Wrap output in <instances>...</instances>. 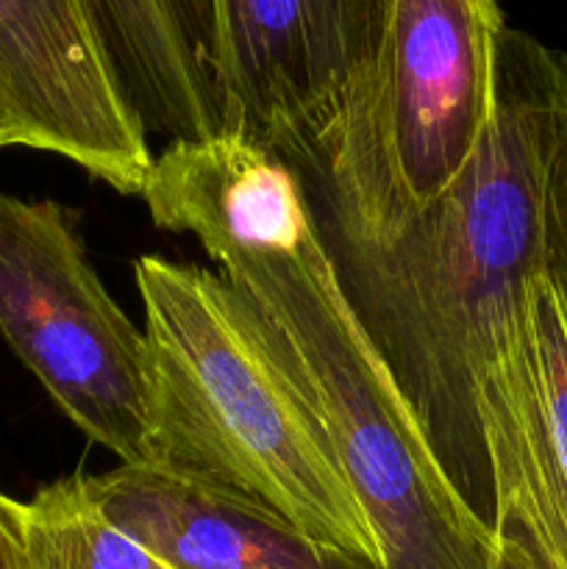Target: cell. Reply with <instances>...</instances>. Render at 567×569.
Listing matches in <instances>:
<instances>
[{
  "instance_id": "cell-1",
  "label": "cell",
  "mask_w": 567,
  "mask_h": 569,
  "mask_svg": "<svg viewBox=\"0 0 567 569\" xmlns=\"http://www.w3.org/2000/svg\"><path fill=\"white\" fill-rule=\"evenodd\" d=\"M565 133L567 56L504 26L481 142L459 178L420 209L339 176L304 133L265 139L298 176L339 292L450 489L493 537L489 400L531 281L545 272V178Z\"/></svg>"
},
{
  "instance_id": "cell-2",
  "label": "cell",
  "mask_w": 567,
  "mask_h": 569,
  "mask_svg": "<svg viewBox=\"0 0 567 569\" xmlns=\"http://www.w3.org/2000/svg\"><path fill=\"white\" fill-rule=\"evenodd\" d=\"M133 281L150 361L153 465L265 506L317 542L381 567L320 417L245 295L165 256H139Z\"/></svg>"
},
{
  "instance_id": "cell-3",
  "label": "cell",
  "mask_w": 567,
  "mask_h": 569,
  "mask_svg": "<svg viewBox=\"0 0 567 569\" xmlns=\"http://www.w3.org/2000/svg\"><path fill=\"white\" fill-rule=\"evenodd\" d=\"M220 276L253 306L284 370L320 417L384 569H493L498 537L467 511L356 322L320 239L242 253Z\"/></svg>"
},
{
  "instance_id": "cell-4",
  "label": "cell",
  "mask_w": 567,
  "mask_h": 569,
  "mask_svg": "<svg viewBox=\"0 0 567 569\" xmlns=\"http://www.w3.org/2000/svg\"><path fill=\"white\" fill-rule=\"evenodd\" d=\"M0 333L78 431L122 465H153L145 333L56 200L0 192Z\"/></svg>"
},
{
  "instance_id": "cell-5",
  "label": "cell",
  "mask_w": 567,
  "mask_h": 569,
  "mask_svg": "<svg viewBox=\"0 0 567 569\" xmlns=\"http://www.w3.org/2000/svg\"><path fill=\"white\" fill-rule=\"evenodd\" d=\"M498 0H395L381 70L365 100L320 131L322 159L400 209L459 178L493 114Z\"/></svg>"
},
{
  "instance_id": "cell-6",
  "label": "cell",
  "mask_w": 567,
  "mask_h": 569,
  "mask_svg": "<svg viewBox=\"0 0 567 569\" xmlns=\"http://www.w3.org/2000/svg\"><path fill=\"white\" fill-rule=\"evenodd\" d=\"M395 0H215L228 131H320L367 98Z\"/></svg>"
},
{
  "instance_id": "cell-7",
  "label": "cell",
  "mask_w": 567,
  "mask_h": 569,
  "mask_svg": "<svg viewBox=\"0 0 567 569\" xmlns=\"http://www.w3.org/2000/svg\"><path fill=\"white\" fill-rule=\"evenodd\" d=\"M0 89L28 148L76 161L122 194L148 178V137L117 92L78 0H0Z\"/></svg>"
},
{
  "instance_id": "cell-8",
  "label": "cell",
  "mask_w": 567,
  "mask_h": 569,
  "mask_svg": "<svg viewBox=\"0 0 567 569\" xmlns=\"http://www.w3.org/2000/svg\"><path fill=\"white\" fill-rule=\"evenodd\" d=\"M498 539L567 569V303L545 272L528 289L487 417Z\"/></svg>"
},
{
  "instance_id": "cell-9",
  "label": "cell",
  "mask_w": 567,
  "mask_h": 569,
  "mask_svg": "<svg viewBox=\"0 0 567 569\" xmlns=\"http://www.w3.org/2000/svg\"><path fill=\"white\" fill-rule=\"evenodd\" d=\"M83 481L100 511L170 569H381L170 467L120 465Z\"/></svg>"
},
{
  "instance_id": "cell-10",
  "label": "cell",
  "mask_w": 567,
  "mask_h": 569,
  "mask_svg": "<svg viewBox=\"0 0 567 569\" xmlns=\"http://www.w3.org/2000/svg\"><path fill=\"white\" fill-rule=\"evenodd\" d=\"M139 194L156 226L198 237L217 264L292 253L315 231L292 167L242 131L167 142Z\"/></svg>"
},
{
  "instance_id": "cell-11",
  "label": "cell",
  "mask_w": 567,
  "mask_h": 569,
  "mask_svg": "<svg viewBox=\"0 0 567 569\" xmlns=\"http://www.w3.org/2000/svg\"><path fill=\"white\" fill-rule=\"evenodd\" d=\"M117 92L145 137L228 131L215 0H78Z\"/></svg>"
},
{
  "instance_id": "cell-12",
  "label": "cell",
  "mask_w": 567,
  "mask_h": 569,
  "mask_svg": "<svg viewBox=\"0 0 567 569\" xmlns=\"http://www.w3.org/2000/svg\"><path fill=\"white\" fill-rule=\"evenodd\" d=\"M28 569H170L100 511L83 472L20 503Z\"/></svg>"
},
{
  "instance_id": "cell-13",
  "label": "cell",
  "mask_w": 567,
  "mask_h": 569,
  "mask_svg": "<svg viewBox=\"0 0 567 569\" xmlns=\"http://www.w3.org/2000/svg\"><path fill=\"white\" fill-rule=\"evenodd\" d=\"M543 270L567 303V133L556 148L545 178Z\"/></svg>"
},
{
  "instance_id": "cell-14",
  "label": "cell",
  "mask_w": 567,
  "mask_h": 569,
  "mask_svg": "<svg viewBox=\"0 0 567 569\" xmlns=\"http://www.w3.org/2000/svg\"><path fill=\"white\" fill-rule=\"evenodd\" d=\"M0 569H28L20 503L0 495Z\"/></svg>"
},
{
  "instance_id": "cell-15",
  "label": "cell",
  "mask_w": 567,
  "mask_h": 569,
  "mask_svg": "<svg viewBox=\"0 0 567 569\" xmlns=\"http://www.w3.org/2000/svg\"><path fill=\"white\" fill-rule=\"evenodd\" d=\"M9 144H26V131H22L17 111L11 109L9 98L0 89V148H9Z\"/></svg>"
},
{
  "instance_id": "cell-16",
  "label": "cell",
  "mask_w": 567,
  "mask_h": 569,
  "mask_svg": "<svg viewBox=\"0 0 567 569\" xmlns=\"http://www.w3.org/2000/svg\"><path fill=\"white\" fill-rule=\"evenodd\" d=\"M493 569H543L520 545H515L511 539H498V556H495Z\"/></svg>"
}]
</instances>
